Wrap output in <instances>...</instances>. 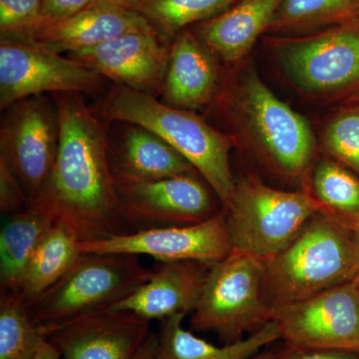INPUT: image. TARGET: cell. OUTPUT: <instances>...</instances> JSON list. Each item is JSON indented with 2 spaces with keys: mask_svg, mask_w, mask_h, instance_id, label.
I'll return each mask as SVG.
<instances>
[{
  "mask_svg": "<svg viewBox=\"0 0 359 359\" xmlns=\"http://www.w3.org/2000/svg\"><path fill=\"white\" fill-rule=\"evenodd\" d=\"M157 29L117 39L69 53V57L118 85L152 96L161 95L170 47Z\"/></svg>",
  "mask_w": 359,
  "mask_h": 359,
  "instance_id": "9a60e30c",
  "label": "cell"
},
{
  "mask_svg": "<svg viewBox=\"0 0 359 359\" xmlns=\"http://www.w3.org/2000/svg\"><path fill=\"white\" fill-rule=\"evenodd\" d=\"M117 151L110 154L115 180L152 181L199 175L195 168L159 136L137 125L129 124Z\"/></svg>",
  "mask_w": 359,
  "mask_h": 359,
  "instance_id": "ffe728a7",
  "label": "cell"
},
{
  "mask_svg": "<svg viewBox=\"0 0 359 359\" xmlns=\"http://www.w3.org/2000/svg\"><path fill=\"white\" fill-rule=\"evenodd\" d=\"M30 201L20 180L0 159V210L6 216L18 214L29 207Z\"/></svg>",
  "mask_w": 359,
  "mask_h": 359,
  "instance_id": "f546056e",
  "label": "cell"
},
{
  "mask_svg": "<svg viewBox=\"0 0 359 359\" xmlns=\"http://www.w3.org/2000/svg\"><path fill=\"white\" fill-rule=\"evenodd\" d=\"M80 255L79 242L74 235L65 226L54 224L40 241L26 269L20 292L25 304L55 285Z\"/></svg>",
  "mask_w": 359,
  "mask_h": 359,
  "instance_id": "603a6c76",
  "label": "cell"
},
{
  "mask_svg": "<svg viewBox=\"0 0 359 359\" xmlns=\"http://www.w3.org/2000/svg\"><path fill=\"white\" fill-rule=\"evenodd\" d=\"M7 109L0 130V159L20 180L32 203L41 193L57 155V108L55 102L39 95Z\"/></svg>",
  "mask_w": 359,
  "mask_h": 359,
  "instance_id": "30bf717a",
  "label": "cell"
},
{
  "mask_svg": "<svg viewBox=\"0 0 359 359\" xmlns=\"http://www.w3.org/2000/svg\"><path fill=\"white\" fill-rule=\"evenodd\" d=\"M101 110L109 121L143 127L167 142L195 168L224 207L229 205L236 186L230 137L191 111L171 107L155 96L121 85L111 90Z\"/></svg>",
  "mask_w": 359,
  "mask_h": 359,
  "instance_id": "7a4b0ae2",
  "label": "cell"
},
{
  "mask_svg": "<svg viewBox=\"0 0 359 359\" xmlns=\"http://www.w3.org/2000/svg\"><path fill=\"white\" fill-rule=\"evenodd\" d=\"M238 0H140L138 11L164 36L175 37L187 26L197 25L226 11Z\"/></svg>",
  "mask_w": 359,
  "mask_h": 359,
  "instance_id": "484cf974",
  "label": "cell"
},
{
  "mask_svg": "<svg viewBox=\"0 0 359 359\" xmlns=\"http://www.w3.org/2000/svg\"><path fill=\"white\" fill-rule=\"evenodd\" d=\"M323 143L335 161L359 174V104L334 116L323 132Z\"/></svg>",
  "mask_w": 359,
  "mask_h": 359,
  "instance_id": "83f0119b",
  "label": "cell"
},
{
  "mask_svg": "<svg viewBox=\"0 0 359 359\" xmlns=\"http://www.w3.org/2000/svg\"><path fill=\"white\" fill-rule=\"evenodd\" d=\"M271 359H359V353L342 349H304L289 346L285 351L276 353Z\"/></svg>",
  "mask_w": 359,
  "mask_h": 359,
  "instance_id": "1f68e13d",
  "label": "cell"
},
{
  "mask_svg": "<svg viewBox=\"0 0 359 359\" xmlns=\"http://www.w3.org/2000/svg\"><path fill=\"white\" fill-rule=\"evenodd\" d=\"M313 196L323 215L346 230L359 224V178L337 161L325 160L314 168Z\"/></svg>",
  "mask_w": 359,
  "mask_h": 359,
  "instance_id": "d4e9b609",
  "label": "cell"
},
{
  "mask_svg": "<svg viewBox=\"0 0 359 359\" xmlns=\"http://www.w3.org/2000/svg\"><path fill=\"white\" fill-rule=\"evenodd\" d=\"M133 359H161L157 334L152 332Z\"/></svg>",
  "mask_w": 359,
  "mask_h": 359,
  "instance_id": "d6a6232c",
  "label": "cell"
},
{
  "mask_svg": "<svg viewBox=\"0 0 359 359\" xmlns=\"http://www.w3.org/2000/svg\"><path fill=\"white\" fill-rule=\"evenodd\" d=\"M276 353H271V351H262L261 353L257 354L252 359H271L275 355Z\"/></svg>",
  "mask_w": 359,
  "mask_h": 359,
  "instance_id": "d590c367",
  "label": "cell"
},
{
  "mask_svg": "<svg viewBox=\"0 0 359 359\" xmlns=\"http://www.w3.org/2000/svg\"><path fill=\"white\" fill-rule=\"evenodd\" d=\"M282 0H238L226 11L194 25L192 32L221 60L237 63L268 32Z\"/></svg>",
  "mask_w": 359,
  "mask_h": 359,
  "instance_id": "d6986e66",
  "label": "cell"
},
{
  "mask_svg": "<svg viewBox=\"0 0 359 359\" xmlns=\"http://www.w3.org/2000/svg\"><path fill=\"white\" fill-rule=\"evenodd\" d=\"M235 113L254 147L273 170L290 178L308 170L314 150L311 126L254 71L245 73L238 83Z\"/></svg>",
  "mask_w": 359,
  "mask_h": 359,
  "instance_id": "ba28073f",
  "label": "cell"
},
{
  "mask_svg": "<svg viewBox=\"0 0 359 359\" xmlns=\"http://www.w3.org/2000/svg\"><path fill=\"white\" fill-rule=\"evenodd\" d=\"M155 29L138 11L115 4L95 2L79 13L55 20H39L11 39L22 40L60 54L83 50L121 35Z\"/></svg>",
  "mask_w": 359,
  "mask_h": 359,
  "instance_id": "2e32d148",
  "label": "cell"
},
{
  "mask_svg": "<svg viewBox=\"0 0 359 359\" xmlns=\"http://www.w3.org/2000/svg\"><path fill=\"white\" fill-rule=\"evenodd\" d=\"M287 346L359 353V292L353 280L271 308Z\"/></svg>",
  "mask_w": 359,
  "mask_h": 359,
  "instance_id": "9c48e42d",
  "label": "cell"
},
{
  "mask_svg": "<svg viewBox=\"0 0 359 359\" xmlns=\"http://www.w3.org/2000/svg\"><path fill=\"white\" fill-rule=\"evenodd\" d=\"M185 316L179 313L162 320L157 334L161 359H252L282 339L280 325L271 320L245 339L217 346L187 330L183 325Z\"/></svg>",
  "mask_w": 359,
  "mask_h": 359,
  "instance_id": "44dd1931",
  "label": "cell"
},
{
  "mask_svg": "<svg viewBox=\"0 0 359 359\" xmlns=\"http://www.w3.org/2000/svg\"><path fill=\"white\" fill-rule=\"evenodd\" d=\"M59 144L36 205L79 243L128 233L109 157L105 126L78 93L55 96Z\"/></svg>",
  "mask_w": 359,
  "mask_h": 359,
  "instance_id": "6da1fadb",
  "label": "cell"
},
{
  "mask_svg": "<svg viewBox=\"0 0 359 359\" xmlns=\"http://www.w3.org/2000/svg\"><path fill=\"white\" fill-rule=\"evenodd\" d=\"M271 44L302 93L332 100L359 91V20L299 36H276Z\"/></svg>",
  "mask_w": 359,
  "mask_h": 359,
  "instance_id": "52a82bcc",
  "label": "cell"
},
{
  "mask_svg": "<svg viewBox=\"0 0 359 359\" xmlns=\"http://www.w3.org/2000/svg\"><path fill=\"white\" fill-rule=\"evenodd\" d=\"M150 323L110 308L39 330L62 359H133L152 334Z\"/></svg>",
  "mask_w": 359,
  "mask_h": 359,
  "instance_id": "5bb4252c",
  "label": "cell"
},
{
  "mask_svg": "<svg viewBox=\"0 0 359 359\" xmlns=\"http://www.w3.org/2000/svg\"><path fill=\"white\" fill-rule=\"evenodd\" d=\"M140 0H98V2H104V4H115L127 8H133L135 4Z\"/></svg>",
  "mask_w": 359,
  "mask_h": 359,
  "instance_id": "e575fe53",
  "label": "cell"
},
{
  "mask_svg": "<svg viewBox=\"0 0 359 359\" xmlns=\"http://www.w3.org/2000/svg\"><path fill=\"white\" fill-rule=\"evenodd\" d=\"M224 209L231 250L266 261L287 248L320 207L308 191L278 190L248 176L236 181Z\"/></svg>",
  "mask_w": 359,
  "mask_h": 359,
  "instance_id": "5b68a950",
  "label": "cell"
},
{
  "mask_svg": "<svg viewBox=\"0 0 359 359\" xmlns=\"http://www.w3.org/2000/svg\"><path fill=\"white\" fill-rule=\"evenodd\" d=\"M353 282L355 283L356 287H358V290L359 292V271H358V273H356V276H354Z\"/></svg>",
  "mask_w": 359,
  "mask_h": 359,
  "instance_id": "74e56055",
  "label": "cell"
},
{
  "mask_svg": "<svg viewBox=\"0 0 359 359\" xmlns=\"http://www.w3.org/2000/svg\"><path fill=\"white\" fill-rule=\"evenodd\" d=\"M353 233L354 236V238H355L356 244H358L359 247V224L358 228H356L355 230L353 231Z\"/></svg>",
  "mask_w": 359,
  "mask_h": 359,
  "instance_id": "8d00e7d4",
  "label": "cell"
},
{
  "mask_svg": "<svg viewBox=\"0 0 359 359\" xmlns=\"http://www.w3.org/2000/svg\"><path fill=\"white\" fill-rule=\"evenodd\" d=\"M102 78L70 57H62L22 40L0 42L1 110L28 97L44 93H89L100 88Z\"/></svg>",
  "mask_w": 359,
  "mask_h": 359,
  "instance_id": "8fae6325",
  "label": "cell"
},
{
  "mask_svg": "<svg viewBox=\"0 0 359 359\" xmlns=\"http://www.w3.org/2000/svg\"><path fill=\"white\" fill-rule=\"evenodd\" d=\"M218 59L192 30L178 33L170 46L162 102L188 111L209 105L219 86Z\"/></svg>",
  "mask_w": 359,
  "mask_h": 359,
  "instance_id": "e0dca14e",
  "label": "cell"
},
{
  "mask_svg": "<svg viewBox=\"0 0 359 359\" xmlns=\"http://www.w3.org/2000/svg\"><path fill=\"white\" fill-rule=\"evenodd\" d=\"M32 359H62L57 349L55 348L50 342L44 340L42 346H40L39 351Z\"/></svg>",
  "mask_w": 359,
  "mask_h": 359,
  "instance_id": "836d02e7",
  "label": "cell"
},
{
  "mask_svg": "<svg viewBox=\"0 0 359 359\" xmlns=\"http://www.w3.org/2000/svg\"><path fill=\"white\" fill-rule=\"evenodd\" d=\"M20 294H0V359H32L44 342Z\"/></svg>",
  "mask_w": 359,
  "mask_h": 359,
  "instance_id": "4316f807",
  "label": "cell"
},
{
  "mask_svg": "<svg viewBox=\"0 0 359 359\" xmlns=\"http://www.w3.org/2000/svg\"><path fill=\"white\" fill-rule=\"evenodd\" d=\"M209 266L191 261L161 263L147 282L112 309L132 311L148 320L187 316L197 306Z\"/></svg>",
  "mask_w": 359,
  "mask_h": 359,
  "instance_id": "ac0fdd59",
  "label": "cell"
},
{
  "mask_svg": "<svg viewBox=\"0 0 359 359\" xmlns=\"http://www.w3.org/2000/svg\"><path fill=\"white\" fill-rule=\"evenodd\" d=\"M152 273L137 256L81 252L55 285L25 304L30 318L42 330L112 308Z\"/></svg>",
  "mask_w": 359,
  "mask_h": 359,
  "instance_id": "277c9868",
  "label": "cell"
},
{
  "mask_svg": "<svg viewBox=\"0 0 359 359\" xmlns=\"http://www.w3.org/2000/svg\"><path fill=\"white\" fill-rule=\"evenodd\" d=\"M359 20V0H282L266 33L299 36Z\"/></svg>",
  "mask_w": 359,
  "mask_h": 359,
  "instance_id": "cb8c5ba5",
  "label": "cell"
},
{
  "mask_svg": "<svg viewBox=\"0 0 359 359\" xmlns=\"http://www.w3.org/2000/svg\"><path fill=\"white\" fill-rule=\"evenodd\" d=\"M43 0H0L1 39L18 36L39 21Z\"/></svg>",
  "mask_w": 359,
  "mask_h": 359,
  "instance_id": "f1b7e54d",
  "label": "cell"
},
{
  "mask_svg": "<svg viewBox=\"0 0 359 359\" xmlns=\"http://www.w3.org/2000/svg\"><path fill=\"white\" fill-rule=\"evenodd\" d=\"M98 0H43L39 20H55L81 11Z\"/></svg>",
  "mask_w": 359,
  "mask_h": 359,
  "instance_id": "4dcf8cb0",
  "label": "cell"
},
{
  "mask_svg": "<svg viewBox=\"0 0 359 359\" xmlns=\"http://www.w3.org/2000/svg\"><path fill=\"white\" fill-rule=\"evenodd\" d=\"M53 224L50 217L34 205L6 216L0 231L1 292L20 294L28 264L40 241Z\"/></svg>",
  "mask_w": 359,
  "mask_h": 359,
  "instance_id": "7402d4cb",
  "label": "cell"
},
{
  "mask_svg": "<svg viewBox=\"0 0 359 359\" xmlns=\"http://www.w3.org/2000/svg\"><path fill=\"white\" fill-rule=\"evenodd\" d=\"M81 252L131 255L166 262H199L211 266L231 252L226 212L201 223L160 226L118 233L95 242L79 243Z\"/></svg>",
  "mask_w": 359,
  "mask_h": 359,
  "instance_id": "7c38bea8",
  "label": "cell"
},
{
  "mask_svg": "<svg viewBox=\"0 0 359 359\" xmlns=\"http://www.w3.org/2000/svg\"><path fill=\"white\" fill-rule=\"evenodd\" d=\"M358 271L353 231L316 214L287 248L264 261V299L271 308L302 301L351 282Z\"/></svg>",
  "mask_w": 359,
  "mask_h": 359,
  "instance_id": "3957f363",
  "label": "cell"
},
{
  "mask_svg": "<svg viewBox=\"0 0 359 359\" xmlns=\"http://www.w3.org/2000/svg\"><path fill=\"white\" fill-rule=\"evenodd\" d=\"M264 261L233 252L211 264L191 327L212 332L226 344L244 339L271 320V308L264 294Z\"/></svg>",
  "mask_w": 359,
  "mask_h": 359,
  "instance_id": "8992f818",
  "label": "cell"
},
{
  "mask_svg": "<svg viewBox=\"0 0 359 359\" xmlns=\"http://www.w3.org/2000/svg\"><path fill=\"white\" fill-rule=\"evenodd\" d=\"M115 182L125 222L135 231L198 224L219 212L210 186L198 175Z\"/></svg>",
  "mask_w": 359,
  "mask_h": 359,
  "instance_id": "4fadbf2b",
  "label": "cell"
}]
</instances>
